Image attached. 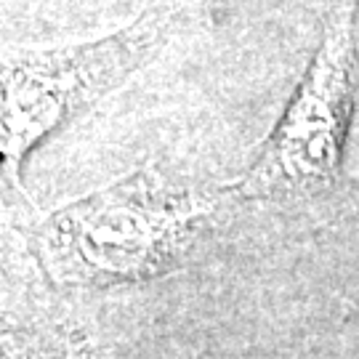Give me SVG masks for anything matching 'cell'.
<instances>
[{
    "instance_id": "cell-1",
    "label": "cell",
    "mask_w": 359,
    "mask_h": 359,
    "mask_svg": "<svg viewBox=\"0 0 359 359\" xmlns=\"http://www.w3.org/2000/svg\"><path fill=\"white\" fill-rule=\"evenodd\" d=\"M176 11L154 8L86 43L0 48V184L16 187L19 157L67 117L128 80L170 40Z\"/></svg>"
},
{
    "instance_id": "cell-2",
    "label": "cell",
    "mask_w": 359,
    "mask_h": 359,
    "mask_svg": "<svg viewBox=\"0 0 359 359\" xmlns=\"http://www.w3.org/2000/svg\"><path fill=\"white\" fill-rule=\"evenodd\" d=\"M359 0H330L320 48L248 176V192H311L333 184L354 109Z\"/></svg>"
}]
</instances>
